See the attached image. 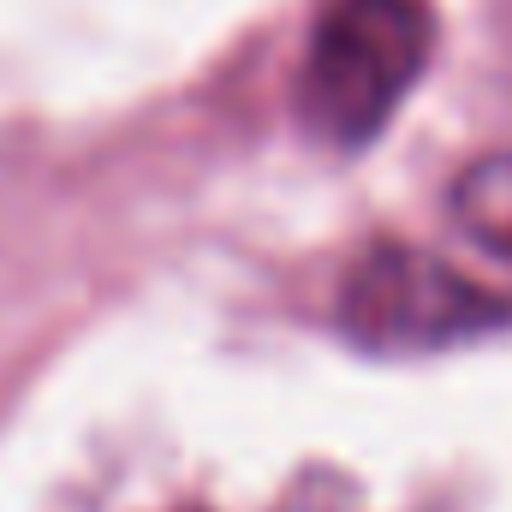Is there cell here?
Masks as SVG:
<instances>
[{"label":"cell","instance_id":"cell-1","mask_svg":"<svg viewBox=\"0 0 512 512\" xmlns=\"http://www.w3.org/2000/svg\"><path fill=\"white\" fill-rule=\"evenodd\" d=\"M429 54V0H328L298 66V114L310 137L346 155L370 149L429 72Z\"/></svg>","mask_w":512,"mask_h":512},{"label":"cell","instance_id":"cell-2","mask_svg":"<svg viewBox=\"0 0 512 512\" xmlns=\"http://www.w3.org/2000/svg\"><path fill=\"white\" fill-rule=\"evenodd\" d=\"M334 322L370 358H435L507 334L512 298L477 286L423 245L382 239L346 268Z\"/></svg>","mask_w":512,"mask_h":512},{"label":"cell","instance_id":"cell-3","mask_svg":"<svg viewBox=\"0 0 512 512\" xmlns=\"http://www.w3.org/2000/svg\"><path fill=\"white\" fill-rule=\"evenodd\" d=\"M453 227L477 245L483 256H495L501 268H512V149L471 161L453 179Z\"/></svg>","mask_w":512,"mask_h":512}]
</instances>
